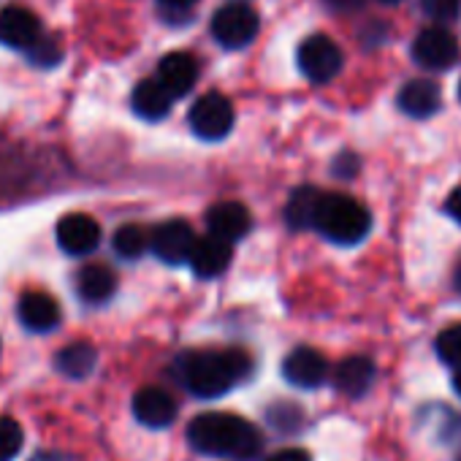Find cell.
<instances>
[{"label":"cell","mask_w":461,"mask_h":461,"mask_svg":"<svg viewBox=\"0 0 461 461\" xmlns=\"http://www.w3.org/2000/svg\"><path fill=\"white\" fill-rule=\"evenodd\" d=\"M269 461H312V458H310V453H304V450H299V447H291V450L275 453Z\"/></svg>","instance_id":"f1b7e54d"},{"label":"cell","mask_w":461,"mask_h":461,"mask_svg":"<svg viewBox=\"0 0 461 461\" xmlns=\"http://www.w3.org/2000/svg\"><path fill=\"white\" fill-rule=\"evenodd\" d=\"M396 104H399V109L407 117L426 120V117H431V114L439 112V106H442V90L431 79H412V82H407L399 90Z\"/></svg>","instance_id":"2e32d148"},{"label":"cell","mask_w":461,"mask_h":461,"mask_svg":"<svg viewBox=\"0 0 461 461\" xmlns=\"http://www.w3.org/2000/svg\"><path fill=\"white\" fill-rule=\"evenodd\" d=\"M41 39V23L33 12L9 6L0 12V44L12 50H31Z\"/></svg>","instance_id":"7c38bea8"},{"label":"cell","mask_w":461,"mask_h":461,"mask_svg":"<svg viewBox=\"0 0 461 461\" xmlns=\"http://www.w3.org/2000/svg\"><path fill=\"white\" fill-rule=\"evenodd\" d=\"M334 171H337V174H342V176H350V174L356 171V158L345 152V155L334 163Z\"/></svg>","instance_id":"f546056e"},{"label":"cell","mask_w":461,"mask_h":461,"mask_svg":"<svg viewBox=\"0 0 461 461\" xmlns=\"http://www.w3.org/2000/svg\"><path fill=\"white\" fill-rule=\"evenodd\" d=\"M198 79V63L193 60V55L187 52H171L160 60L158 66V82L174 95L182 98L193 90Z\"/></svg>","instance_id":"e0dca14e"},{"label":"cell","mask_w":461,"mask_h":461,"mask_svg":"<svg viewBox=\"0 0 461 461\" xmlns=\"http://www.w3.org/2000/svg\"><path fill=\"white\" fill-rule=\"evenodd\" d=\"M329 4L339 12H356L366 4V0H329Z\"/></svg>","instance_id":"4dcf8cb0"},{"label":"cell","mask_w":461,"mask_h":461,"mask_svg":"<svg viewBox=\"0 0 461 461\" xmlns=\"http://www.w3.org/2000/svg\"><path fill=\"white\" fill-rule=\"evenodd\" d=\"M166 9H190L195 0H160Z\"/></svg>","instance_id":"1f68e13d"},{"label":"cell","mask_w":461,"mask_h":461,"mask_svg":"<svg viewBox=\"0 0 461 461\" xmlns=\"http://www.w3.org/2000/svg\"><path fill=\"white\" fill-rule=\"evenodd\" d=\"M195 242L198 240L193 234V228L185 220H166V222H160L152 230V237H149L152 253L163 264H168V267H176V264L190 261V253H193Z\"/></svg>","instance_id":"ba28073f"},{"label":"cell","mask_w":461,"mask_h":461,"mask_svg":"<svg viewBox=\"0 0 461 461\" xmlns=\"http://www.w3.org/2000/svg\"><path fill=\"white\" fill-rule=\"evenodd\" d=\"M133 415L147 429H166L176 418V402L168 391L147 385L133 396Z\"/></svg>","instance_id":"8fae6325"},{"label":"cell","mask_w":461,"mask_h":461,"mask_svg":"<svg viewBox=\"0 0 461 461\" xmlns=\"http://www.w3.org/2000/svg\"><path fill=\"white\" fill-rule=\"evenodd\" d=\"M112 245H114V253H117L120 258L136 261V258H141L144 250L149 248V237H147V230H144L141 225L128 222V225L117 228V234H114Z\"/></svg>","instance_id":"603a6c76"},{"label":"cell","mask_w":461,"mask_h":461,"mask_svg":"<svg viewBox=\"0 0 461 461\" xmlns=\"http://www.w3.org/2000/svg\"><path fill=\"white\" fill-rule=\"evenodd\" d=\"M261 20L248 4H228L212 17V36L225 50H242L258 36Z\"/></svg>","instance_id":"277c9868"},{"label":"cell","mask_w":461,"mask_h":461,"mask_svg":"<svg viewBox=\"0 0 461 461\" xmlns=\"http://www.w3.org/2000/svg\"><path fill=\"white\" fill-rule=\"evenodd\" d=\"M445 212L461 225V187H456L450 195H447V201H445Z\"/></svg>","instance_id":"83f0119b"},{"label":"cell","mask_w":461,"mask_h":461,"mask_svg":"<svg viewBox=\"0 0 461 461\" xmlns=\"http://www.w3.org/2000/svg\"><path fill=\"white\" fill-rule=\"evenodd\" d=\"M98 364V353L90 342H74L66 345L58 356H55V366L60 375L71 377V380H85L87 375H93Z\"/></svg>","instance_id":"44dd1931"},{"label":"cell","mask_w":461,"mask_h":461,"mask_svg":"<svg viewBox=\"0 0 461 461\" xmlns=\"http://www.w3.org/2000/svg\"><path fill=\"white\" fill-rule=\"evenodd\" d=\"M456 288L461 291V267H458V272H456Z\"/></svg>","instance_id":"836d02e7"},{"label":"cell","mask_w":461,"mask_h":461,"mask_svg":"<svg viewBox=\"0 0 461 461\" xmlns=\"http://www.w3.org/2000/svg\"><path fill=\"white\" fill-rule=\"evenodd\" d=\"M17 315H20V323H23L28 331L47 334V331L58 329V323H60V304H58L50 294L28 291V294L20 296Z\"/></svg>","instance_id":"5bb4252c"},{"label":"cell","mask_w":461,"mask_h":461,"mask_svg":"<svg viewBox=\"0 0 461 461\" xmlns=\"http://www.w3.org/2000/svg\"><path fill=\"white\" fill-rule=\"evenodd\" d=\"M25 445V431L14 418H0V461H14Z\"/></svg>","instance_id":"cb8c5ba5"},{"label":"cell","mask_w":461,"mask_h":461,"mask_svg":"<svg viewBox=\"0 0 461 461\" xmlns=\"http://www.w3.org/2000/svg\"><path fill=\"white\" fill-rule=\"evenodd\" d=\"M230 256H234V248H230V242L209 234V237H203V240L195 242L187 264H190V269H193L195 277L209 280V277H217V275H222L228 269Z\"/></svg>","instance_id":"9a60e30c"},{"label":"cell","mask_w":461,"mask_h":461,"mask_svg":"<svg viewBox=\"0 0 461 461\" xmlns=\"http://www.w3.org/2000/svg\"><path fill=\"white\" fill-rule=\"evenodd\" d=\"M296 60H299V68L302 74L315 82V85H323V82H331L339 68H342V50L329 39V36H310L299 44V52H296Z\"/></svg>","instance_id":"8992f818"},{"label":"cell","mask_w":461,"mask_h":461,"mask_svg":"<svg viewBox=\"0 0 461 461\" xmlns=\"http://www.w3.org/2000/svg\"><path fill=\"white\" fill-rule=\"evenodd\" d=\"M412 58L420 68L447 71L458 63V41L450 31H445L439 25L426 28L412 41Z\"/></svg>","instance_id":"52a82bcc"},{"label":"cell","mask_w":461,"mask_h":461,"mask_svg":"<svg viewBox=\"0 0 461 461\" xmlns=\"http://www.w3.org/2000/svg\"><path fill=\"white\" fill-rule=\"evenodd\" d=\"M312 228L334 245H358L372 228V214L366 206L342 193H323L318 201Z\"/></svg>","instance_id":"3957f363"},{"label":"cell","mask_w":461,"mask_h":461,"mask_svg":"<svg viewBox=\"0 0 461 461\" xmlns=\"http://www.w3.org/2000/svg\"><path fill=\"white\" fill-rule=\"evenodd\" d=\"M283 375L296 388H318L329 375V364L315 348H296L283 361Z\"/></svg>","instance_id":"4fadbf2b"},{"label":"cell","mask_w":461,"mask_h":461,"mask_svg":"<svg viewBox=\"0 0 461 461\" xmlns=\"http://www.w3.org/2000/svg\"><path fill=\"white\" fill-rule=\"evenodd\" d=\"M171 104H174V95L158 82V79H144L136 85L133 90V98H131V106L133 112L141 117V120H163L168 112H171Z\"/></svg>","instance_id":"ac0fdd59"},{"label":"cell","mask_w":461,"mask_h":461,"mask_svg":"<svg viewBox=\"0 0 461 461\" xmlns=\"http://www.w3.org/2000/svg\"><path fill=\"white\" fill-rule=\"evenodd\" d=\"M453 388H456V393L461 396V369L456 372V377H453Z\"/></svg>","instance_id":"d6a6232c"},{"label":"cell","mask_w":461,"mask_h":461,"mask_svg":"<svg viewBox=\"0 0 461 461\" xmlns=\"http://www.w3.org/2000/svg\"><path fill=\"white\" fill-rule=\"evenodd\" d=\"M176 369L193 396L217 399L250 375L253 361L245 350H193L179 358Z\"/></svg>","instance_id":"6da1fadb"},{"label":"cell","mask_w":461,"mask_h":461,"mask_svg":"<svg viewBox=\"0 0 461 461\" xmlns=\"http://www.w3.org/2000/svg\"><path fill=\"white\" fill-rule=\"evenodd\" d=\"M77 291L87 304H104L117 291V277L106 264H90L77 277Z\"/></svg>","instance_id":"ffe728a7"},{"label":"cell","mask_w":461,"mask_h":461,"mask_svg":"<svg viewBox=\"0 0 461 461\" xmlns=\"http://www.w3.org/2000/svg\"><path fill=\"white\" fill-rule=\"evenodd\" d=\"M253 225L250 209L240 201H220L206 212V228L209 234L225 240V242H240L242 237H248V230Z\"/></svg>","instance_id":"30bf717a"},{"label":"cell","mask_w":461,"mask_h":461,"mask_svg":"<svg viewBox=\"0 0 461 461\" xmlns=\"http://www.w3.org/2000/svg\"><path fill=\"white\" fill-rule=\"evenodd\" d=\"M372 380H375V364L364 356H350L339 361V366L334 369V385L345 396H364L372 388Z\"/></svg>","instance_id":"d6986e66"},{"label":"cell","mask_w":461,"mask_h":461,"mask_svg":"<svg viewBox=\"0 0 461 461\" xmlns=\"http://www.w3.org/2000/svg\"><path fill=\"white\" fill-rule=\"evenodd\" d=\"M420 9L434 23H453L461 14V0H420Z\"/></svg>","instance_id":"4316f807"},{"label":"cell","mask_w":461,"mask_h":461,"mask_svg":"<svg viewBox=\"0 0 461 461\" xmlns=\"http://www.w3.org/2000/svg\"><path fill=\"white\" fill-rule=\"evenodd\" d=\"M28 58H31V63H36V66H41V68H52V66L60 63L63 50H60V44H58L55 39L41 36V39L28 50Z\"/></svg>","instance_id":"484cf974"},{"label":"cell","mask_w":461,"mask_h":461,"mask_svg":"<svg viewBox=\"0 0 461 461\" xmlns=\"http://www.w3.org/2000/svg\"><path fill=\"white\" fill-rule=\"evenodd\" d=\"M380 4H388V6H393V4H402V0H380Z\"/></svg>","instance_id":"e575fe53"},{"label":"cell","mask_w":461,"mask_h":461,"mask_svg":"<svg viewBox=\"0 0 461 461\" xmlns=\"http://www.w3.org/2000/svg\"><path fill=\"white\" fill-rule=\"evenodd\" d=\"M187 439L198 453L228 456V458H256L261 450L258 429L230 412H203L190 420Z\"/></svg>","instance_id":"7a4b0ae2"},{"label":"cell","mask_w":461,"mask_h":461,"mask_svg":"<svg viewBox=\"0 0 461 461\" xmlns=\"http://www.w3.org/2000/svg\"><path fill=\"white\" fill-rule=\"evenodd\" d=\"M321 190L315 187H299L285 206V220L291 228H307L315 222V212H318V201H321Z\"/></svg>","instance_id":"7402d4cb"},{"label":"cell","mask_w":461,"mask_h":461,"mask_svg":"<svg viewBox=\"0 0 461 461\" xmlns=\"http://www.w3.org/2000/svg\"><path fill=\"white\" fill-rule=\"evenodd\" d=\"M458 98H461V85H458Z\"/></svg>","instance_id":"d590c367"},{"label":"cell","mask_w":461,"mask_h":461,"mask_svg":"<svg viewBox=\"0 0 461 461\" xmlns=\"http://www.w3.org/2000/svg\"><path fill=\"white\" fill-rule=\"evenodd\" d=\"M437 356H439L447 366L461 369V323L445 329V331L437 337Z\"/></svg>","instance_id":"d4e9b609"},{"label":"cell","mask_w":461,"mask_h":461,"mask_svg":"<svg viewBox=\"0 0 461 461\" xmlns=\"http://www.w3.org/2000/svg\"><path fill=\"white\" fill-rule=\"evenodd\" d=\"M190 128L203 141H220L234 128V106L220 93H206L190 109Z\"/></svg>","instance_id":"5b68a950"},{"label":"cell","mask_w":461,"mask_h":461,"mask_svg":"<svg viewBox=\"0 0 461 461\" xmlns=\"http://www.w3.org/2000/svg\"><path fill=\"white\" fill-rule=\"evenodd\" d=\"M98 242H101V225L90 214L74 212L58 222V245L68 256H87L98 248Z\"/></svg>","instance_id":"9c48e42d"}]
</instances>
